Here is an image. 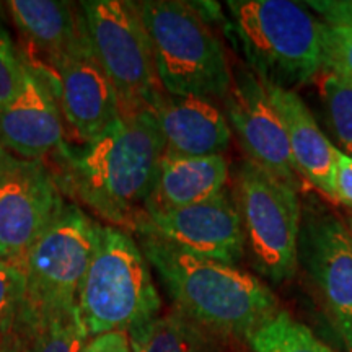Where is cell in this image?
<instances>
[{
	"mask_svg": "<svg viewBox=\"0 0 352 352\" xmlns=\"http://www.w3.org/2000/svg\"><path fill=\"white\" fill-rule=\"evenodd\" d=\"M165 144L148 109L121 114L95 139L65 142L47 158L64 197L129 233L144 217Z\"/></svg>",
	"mask_w": 352,
	"mask_h": 352,
	"instance_id": "cell-1",
	"label": "cell"
},
{
	"mask_svg": "<svg viewBox=\"0 0 352 352\" xmlns=\"http://www.w3.org/2000/svg\"><path fill=\"white\" fill-rule=\"evenodd\" d=\"M135 236L175 310L212 333L248 342L280 311L270 285L252 272L189 254L151 232L139 230Z\"/></svg>",
	"mask_w": 352,
	"mask_h": 352,
	"instance_id": "cell-2",
	"label": "cell"
},
{
	"mask_svg": "<svg viewBox=\"0 0 352 352\" xmlns=\"http://www.w3.org/2000/svg\"><path fill=\"white\" fill-rule=\"evenodd\" d=\"M227 12L223 32L264 85L297 91L318 80L323 38L310 8L290 0H230Z\"/></svg>",
	"mask_w": 352,
	"mask_h": 352,
	"instance_id": "cell-3",
	"label": "cell"
},
{
	"mask_svg": "<svg viewBox=\"0 0 352 352\" xmlns=\"http://www.w3.org/2000/svg\"><path fill=\"white\" fill-rule=\"evenodd\" d=\"M165 94L223 100L233 74L226 47L195 2H138Z\"/></svg>",
	"mask_w": 352,
	"mask_h": 352,
	"instance_id": "cell-4",
	"label": "cell"
},
{
	"mask_svg": "<svg viewBox=\"0 0 352 352\" xmlns=\"http://www.w3.org/2000/svg\"><path fill=\"white\" fill-rule=\"evenodd\" d=\"M77 305L90 338L129 333L160 315L152 266L132 233L101 223Z\"/></svg>",
	"mask_w": 352,
	"mask_h": 352,
	"instance_id": "cell-5",
	"label": "cell"
},
{
	"mask_svg": "<svg viewBox=\"0 0 352 352\" xmlns=\"http://www.w3.org/2000/svg\"><path fill=\"white\" fill-rule=\"evenodd\" d=\"M232 192L254 271L274 284L292 279L298 267L302 223L297 189L245 160L236 168Z\"/></svg>",
	"mask_w": 352,
	"mask_h": 352,
	"instance_id": "cell-6",
	"label": "cell"
},
{
	"mask_svg": "<svg viewBox=\"0 0 352 352\" xmlns=\"http://www.w3.org/2000/svg\"><path fill=\"white\" fill-rule=\"evenodd\" d=\"M78 6L91 50L116 90L122 114L151 111L164 88L138 2L85 0Z\"/></svg>",
	"mask_w": 352,
	"mask_h": 352,
	"instance_id": "cell-7",
	"label": "cell"
},
{
	"mask_svg": "<svg viewBox=\"0 0 352 352\" xmlns=\"http://www.w3.org/2000/svg\"><path fill=\"white\" fill-rule=\"evenodd\" d=\"M100 228L98 220L80 206H65L26 254L25 296L19 311L46 315L77 307Z\"/></svg>",
	"mask_w": 352,
	"mask_h": 352,
	"instance_id": "cell-8",
	"label": "cell"
},
{
	"mask_svg": "<svg viewBox=\"0 0 352 352\" xmlns=\"http://www.w3.org/2000/svg\"><path fill=\"white\" fill-rule=\"evenodd\" d=\"M23 63L50 87L65 129L77 144L95 139L122 114L116 90L91 50L87 28L72 50L51 63Z\"/></svg>",
	"mask_w": 352,
	"mask_h": 352,
	"instance_id": "cell-9",
	"label": "cell"
},
{
	"mask_svg": "<svg viewBox=\"0 0 352 352\" xmlns=\"http://www.w3.org/2000/svg\"><path fill=\"white\" fill-rule=\"evenodd\" d=\"M65 206L46 162L12 157L0 171V259L23 271L26 254Z\"/></svg>",
	"mask_w": 352,
	"mask_h": 352,
	"instance_id": "cell-10",
	"label": "cell"
},
{
	"mask_svg": "<svg viewBox=\"0 0 352 352\" xmlns=\"http://www.w3.org/2000/svg\"><path fill=\"white\" fill-rule=\"evenodd\" d=\"M298 264L314 284L334 331L352 352V235L333 212H308L300 223Z\"/></svg>",
	"mask_w": 352,
	"mask_h": 352,
	"instance_id": "cell-11",
	"label": "cell"
},
{
	"mask_svg": "<svg viewBox=\"0 0 352 352\" xmlns=\"http://www.w3.org/2000/svg\"><path fill=\"white\" fill-rule=\"evenodd\" d=\"M160 236L195 256L236 266L245 258V233L230 188L186 208L144 214L135 232Z\"/></svg>",
	"mask_w": 352,
	"mask_h": 352,
	"instance_id": "cell-12",
	"label": "cell"
},
{
	"mask_svg": "<svg viewBox=\"0 0 352 352\" xmlns=\"http://www.w3.org/2000/svg\"><path fill=\"white\" fill-rule=\"evenodd\" d=\"M222 101L230 129L235 131L248 160L298 191L300 175L264 83L250 70H241L233 76L230 91Z\"/></svg>",
	"mask_w": 352,
	"mask_h": 352,
	"instance_id": "cell-13",
	"label": "cell"
},
{
	"mask_svg": "<svg viewBox=\"0 0 352 352\" xmlns=\"http://www.w3.org/2000/svg\"><path fill=\"white\" fill-rule=\"evenodd\" d=\"M67 139L63 114L50 87L25 64L20 91L0 108V144L13 157L44 162Z\"/></svg>",
	"mask_w": 352,
	"mask_h": 352,
	"instance_id": "cell-14",
	"label": "cell"
},
{
	"mask_svg": "<svg viewBox=\"0 0 352 352\" xmlns=\"http://www.w3.org/2000/svg\"><path fill=\"white\" fill-rule=\"evenodd\" d=\"M151 113L165 144V152L186 157L223 155L232 129L215 100L162 94Z\"/></svg>",
	"mask_w": 352,
	"mask_h": 352,
	"instance_id": "cell-15",
	"label": "cell"
},
{
	"mask_svg": "<svg viewBox=\"0 0 352 352\" xmlns=\"http://www.w3.org/2000/svg\"><path fill=\"white\" fill-rule=\"evenodd\" d=\"M264 87L287 134L290 153L298 175L324 196L334 199L338 148L320 129L310 108L297 91L274 85Z\"/></svg>",
	"mask_w": 352,
	"mask_h": 352,
	"instance_id": "cell-16",
	"label": "cell"
},
{
	"mask_svg": "<svg viewBox=\"0 0 352 352\" xmlns=\"http://www.w3.org/2000/svg\"><path fill=\"white\" fill-rule=\"evenodd\" d=\"M6 7L28 47L26 63L46 64L72 50L85 34L80 6L60 0H8Z\"/></svg>",
	"mask_w": 352,
	"mask_h": 352,
	"instance_id": "cell-17",
	"label": "cell"
},
{
	"mask_svg": "<svg viewBox=\"0 0 352 352\" xmlns=\"http://www.w3.org/2000/svg\"><path fill=\"white\" fill-rule=\"evenodd\" d=\"M230 166L226 155L186 157L164 152L144 214L186 208L227 189Z\"/></svg>",
	"mask_w": 352,
	"mask_h": 352,
	"instance_id": "cell-18",
	"label": "cell"
},
{
	"mask_svg": "<svg viewBox=\"0 0 352 352\" xmlns=\"http://www.w3.org/2000/svg\"><path fill=\"white\" fill-rule=\"evenodd\" d=\"M132 352H235V342L171 310L131 329Z\"/></svg>",
	"mask_w": 352,
	"mask_h": 352,
	"instance_id": "cell-19",
	"label": "cell"
},
{
	"mask_svg": "<svg viewBox=\"0 0 352 352\" xmlns=\"http://www.w3.org/2000/svg\"><path fill=\"white\" fill-rule=\"evenodd\" d=\"M12 329L20 352H80L90 338L78 305L46 315L19 311Z\"/></svg>",
	"mask_w": 352,
	"mask_h": 352,
	"instance_id": "cell-20",
	"label": "cell"
},
{
	"mask_svg": "<svg viewBox=\"0 0 352 352\" xmlns=\"http://www.w3.org/2000/svg\"><path fill=\"white\" fill-rule=\"evenodd\" d=\"M320 15L323 38V70H331L352 83V2H307Z\"/></svg>",
	"mask_w": 352,
	"mask_h": 352,
	"instance_id": "cell-21",
	"label": "cell"
},
{
	"mask_svg": "<svg viewBox=\"0 0 352 352\" xmlns=\"http://www.w3.org/2000/svg\"><path fill=\"white\" fill-rule=\"evenodd\" d=\"M248 346L250 352H334L284 310L254 331Z\"/></svg>",
	"mask_w": 352,
	"mask_h": 352,
	"instance_id": "cell-22",
	"label": "cell"
},
{
	"mask_svg": "<svg viewBox=\"0 0 352 352\" xmlns=\"http://www.w3.org/2000/svg\"><path fill=\"white\" fill-rule=\"evenodd\" d=\"M316 82L329 129L340 142L341 152L352 158V83L331 70H323Z\"/></svg>",
	"mask_w": 352,
	"mask_h": 352,
	"instance_id": "cell-23",
	"label": "cell"
},
{
	"mask_svg": "<svg viewBox=\"0 0 352 352\" xmlns=\"http://www.w3.org/2000/svg\"><path fill=\"white\" fill-rule=\"evenodd\" d=\"M23 57L0 21V108L15 98L23 83Z\"/></svg>",
	"mask_w": 352,
	"mask_h": 352,
	"instance_id": "cell-24",
	"label": "cell"
},
{
	"mask_svg": "<svg viewBox=\"0 0 352 352\" xmlns=\"http://www.w3.org/2000/svg\"><path fill=\"white\" fill-rule=\"evenodd\" d=\"M25 296L23 271L0 259V333L15 321Z\"/></svg>",
	"mask_w": 352,
	"mask_h": 352,
	"instance_id": "cell-25",
	"label": "cell"
},
{
	"mask_svg": "<svg viewBox=\"0 0 352 352\" xmlns=\"http://www.w3.org/2000/svg\"><path fill=\"white\" fill-rule=\"evenodd\" d=\"M334 201L352 208V158L338 148L334 170Z\"/></svg>",
	"mask_w": 352,
	"mask_h": 352,
	"instance_id": "cell-26",
	"label": "cell"
},
{
	"mask_svg": "<svg viewBox=\"0 0 352 352\" xmlns=\"http://www.w3.org/2000/svg\"><path fill=\"white\" fill-rule=\"evenodd\" d=\"M80 352H132L127 334L121 331L104 333L90 338Z\"/></svg>",
	"mask_w": 352,
	"mask_h": 352,
	"instance_id": "cell-27",
	"label": "cell"
},
{
	"mask_svg": "<svg viewBox=\"0 0 352 352\" xmlns=\"http://www.w3.org/2000/svg\"><path fill=\"white\" fill-rule=\"evenodd\" d=\"M0 352H20V344L12 327L0 333Z\"/></svg>",
	"mask_w": 352,
	"mask_h": 352,
	"instance_id": "cell-28",
	"label": "cell"
},
{
	"mask_svg": "<svg viewBox=\"0 0 352 352\" xmlns=\"http://www.w3.org/2000/svg\"><path fill=\"white\" fill-rule=\"evenodd\" d=\"M12 157H13L12 153L8 152L2 144H0V171L6 168V165L12 160Z\"/></svg>",
	"mask_w": 352,
	"mask_h": 352,
	"instance_id": "cell-29",
	"label": "cell"
},
{
	"mask_svg": "<svg viewBox=\"0 0 352 352\" xmlns=\"http://www.w3.org/2000/svg\"><path fill=\"white\" fill-rule=\"evenodd\" d=\"M346 226H347V228H349V232H351V235H352V214H349L346 217Z\"/></svg>",
	"mask_w": 352,
	"mask_h": 352,
	"instance_id": "cell-30",
	"label": "cell"
}]
</instances>
